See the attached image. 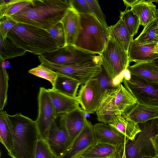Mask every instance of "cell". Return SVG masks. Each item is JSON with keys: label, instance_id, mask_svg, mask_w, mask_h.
I'll return each mask as SVG.
<instances>
[{"label": "cell", "instance_id": "11", "mask_svg": "<svg viewBox=\"0 0 158 158\" xmlns=\"http://www.w3.org/2000/svg\"><path fill=\"white\" fill-rule=\"evenodd\" d=\"M96 54L81 49L74 45L59 48L42 56L49 61L60 64H72L82 62L92 58Z\"/></svg>", "mask_w": 158, "mask_h": 158}, {"label": "cell", "instance_id": "24", "mask_svg": "<svg viewBox=\"0 0 158 158\" xmlns=\"http://www.w3.org/2000/svg\"><path fill=\"white\" fill-rule=\"evenodd\" d=\"M156 6L148 0H136L131 10L138 17L140 25L144 27L156 19Z\"/></svg>", "mask_w": 158, "mask_h": 158}, {"label": "cell", "instance_id": "41", "mask_svg": "<svg viewBox=\"0 0 158 158\" xmlns=\"http://www.w3.org/2000/svg\"><path fill=\"white\" fill-rule=\"evenodd\" d=\"M151 140L154 147L156 156L158 157V131L154 136L151 138Z\"/></svg>", "mask_w": 158, "mask_h": 158}, {"label": "cell", "instance_id": "1", "mask_svg": "<svg viewBox=\"0 0 158 158\" xmlns=\"http://www.w3.org/2000/svg\"><path fill=\"white\" fill-rule=\"evenodd\" d=\"M70 7L69 0H33L31 5L10 17L17 23L47 30L60 22Z\"/></svg>", "mask_w": 158, "mask_h": 158}, {"label": "cell", "instance_id": "42", "mask_svg": "<svg viewBox=\"0 0 158 158\" xmlns=\"http://www.w3.org/2000/svg\"><path fill=\"white\" fill-rule=\"evenodd\" d=\"M136 0H123L124 4L126 6V8L131 7L135 2Z\"/></svg>", "mask_w": 158, "mask_h": 158}, {"label": "cell", "instance_id": "20", "mask_svg": "<svg viewBox=\"0 0 158 158\" xmlns=\"http://www.w3.org/2000/svg\"><path fill=\"white\" fill-rule=\"evenodd\" d=\"M156 44H141L137 43L134 40H132L128 52L130 63L152 61L158 59V54L154 52Z\"/></svg>", "mask_w": 158, "mask_h": 158}, {"label": "cell", "instance_id": "17", "mask_svg": "<svg viewBox=\"0 0 158 158\" xmlns=\"http://www.w3.org/2000/svg\"><path fill=\"white\" fill-rule=\"evenodd\" d=\"M57 118L61 115L81 108L77 97H72L52 89H48Z\"/></svg>", "mask_w": 158, "mask_h": 158}, {"label": "cell", "instance_id": "5", "mask_svg": "<svg viewBox=\"0 0 158 158\" xmlns=\"http://www.w3.org/2000/svg\"><path fill=\"white\" fill-rule=\"evenodd\" d=\"M137 103L133 95L121 83L105 92L96 112L97 119L107 124L112 116L125 114Z\"/></svg>", "mask_w": 158, "mask_h": 158}, {"label": "cell", "instance_id": "35", "mask_svg": "<svg viewBox=\"0 0 158 158\" xmlns=\"http://www.w3.org/2000/svg\"><path fill=\"white\" fill-rule=\"evenodd\" d=\"M1 80L0 110H2L6 105L7 99V90L8 76L6 69L0 65Z\"/></svg>", "mask_w": 158, "mask_h": 158}, {"label": "cell", "instance_id": "30", "mask_svg": "<svg viewBox=\"0 0 158 158\" xmlns=\"http://www.w3.org/2000/svg\"><path fill=\"white\" fill-rule=\"evenodd\" d=\"M0 141L8 152L11 150L12 139L11 132L5 114V111H0Z\"/></svg>", "mask_w": 158, "mask_h": 158}, {"label": "cell", "instance_id": "27", "mask_svg": "<svg viewBox=\"0 0 158 158\" xmlns=\"http://www.w3.org/2000/svg\"><path fill=\"white\" fill-rule=\"evenodd\" d=\"M134 40L137 43L143 44L158 43V23L156 19L144 27L141 32Z\"/></svg>", "mask_w": 158, "mask_h": 158}, {"label": "cell", "instance_id": "48", "mask_svg": "<svg viewBox=\"0 0 158 158\" xmlns=\"http://www.w3.org/2000/svg\"><path fill=\"white\" fill-rule=\"evenodd\" d=\"M155 63L158 65V60H154Z\"/></svg>", "mask_w": 158, "mask_h": 158}, {"label": "cell", "instance_id": "16", "mask_svg": "<svg viewBox=\"0 0 158 158\" xmlns=\"http://www.w3.org/2000/svg\"><path fill=\"white\" fill-rule=\"evenodd\" d=\"M94 129L97 142L119 146L125 145L129 139L114 127L103 123L94 124Z\"/></svg>", "mask_w": 158, "mask_h": 158}, {"label": "cell", "instance_id": "36", "mask_svg": "<svg viewBox=\"0 0 158 158\" xmlns=\"http://www.w3.org/2000/svg\"><path fill=\"white\" fill-rule=\"evenodd\" d=\"M17 23L11 17L4 16L0 18V37L5 40L9 31Z\"/></svg>", "mask_w": 158, "mask_h": 158}, {"label": "cell", "instance_id": "33", "mask_svg": "<svg viewBox=\"0 0 158 158\" xmlns=\"http://www.w3.org/2000/svg\"><path fill=\"white\" fill-rule=\"evenodd\" d=\"M59 48L65 46V40L62 24L60 22L52 28L46 30Z\"/></svg>", "mask_w": 158, "mask_h": 158}, {"label": "cell", "instance_id": "12", "mask_svg": "<svg viewBox=\"0 0 158 158\" xmlns=\"http://www.w3.org/2000/svg\"><path fill=\"white\" fill-rule=\"evenodd\" d=\"M56 119L51 125L47 141L53 152L60 158L70 148L71 143L64 126L59 121L57 123Z\"/></svg>", "mask_w": 158, "mask_h": 158}, {"label": "cell", "instance_id": "25", "mask_svg": "<svg viewBox=\"0 0 158 158\" xmlns=\"http://www.w3.org/2000/svg\"><path fill=\"white\" fill-rule=\"evenodd\" d=\"M127 69L131 74L158 83V65L154 61L135 63L129 65Z\"/></svg>", "mask_w": 158, "mask_h": 158}, {"label": "cell", "instance_id": "37", "mask_svg": "<svg viewBox=\"0 0 158 158\" xmlns=\"http://www.w3.org/2000/svg\"><path fill=\"white\" fill-rule=\"evenodd\" d=\"M71 7L78 14L93 15L86 0H69Z\"/></svg>", "mask_w": 158, "mask_h": 158}, {"label": "cell", "instance_id": "3", "mask_svg": "<svg viewBox=\"0 0 158 158\" xmlns=\"http://www.w3.org/2000/svg\"><path fill=\"white\" fill-rule=\"evenodd\" d=\"M7 38L17 47L39 56L59 48L46 30L27 24L17 23Z\"/></svg>", "mask_w": 158, "mask_h": 158}, {"label": "cell", "instance_id": "8", "mask_svg": "<svg viewBox=\"0 0 158 158\" xmlns=\"http://www.w3.org/2000/svg\"><path fill=\"white\" fill-rule=\"evenodd\" d=\"M100 55L102 68L113 82L129 65L128 53L109 38Z\"/></svg>", "mask_w": 158, "mask_h": 158}, {"label": "cell", "instance_id": "18", "mask_svg": "<svg viewBox=\"0 0 158 158\" xmlns=\"http://www.w3.org/2000/svg\"><path fill=\"white\" fill-rule=\"evenodd\" d=\"M125 145H114L97 142L80 157L83 158H121Z\"/></svg>", "mask_w": 158, "mask_h": 158}, {"label": "cell", "instance_id": "46", "mask_svg": "<svg viewBox=\"0 0 158 158\" xmlns=\"http://www.w3.org/2000/svg\"><path fill=\"white\" fill-rule=\"evenodd\" d=\"M148 1L149 2H156V3H158V0H148Z\"/></svg>", "mask_w": 158, "mask_h": 158}, {"label": "cell", "instance_id": "34", "mask_svg": "<svg viewBox=\"0 0 158 158\" xmlns=\"http://www.w3.org/2000/svg\"><path fill=\"white\" fill-rule=\"evenodd\" d=\"M35 158H58L50 148L47 141L39 139L36 145Z\"/></svg>", "mask_w": 158, "mask_h": 158}, {"label": "cell", "instance_id": "4", "mask_svg": "<svg viewBox=\"0 0 158 158\" xmlns=\"http://www.w3.org/2000/svg\"><path fill=\"white\" fill-rule=\"evenodd\" d=\"M78 14L81 28L75 46L85 51L100 55L108 40L107 30L94 15Z\"/></svg>", "mask_w": 158, "mask_h": 158}, {"label": "cell", "instance_id": "47", "mask_svg": "<svg viewBox=\"0 0 158 158\" xmlns=\"http://www.w3.org/2000/svg\"><path fill=\"white\" fill-rule=\"evenodd\" d=\"M121 158H126L124 149V151H123V155L122 156Z\"/></svg>", "mask_w": 158, "mask_h": 158}, {"label": "cell", "instance_id": "26", "mask_svg": "<svg viewBox=\"0 0 158 158\" xmlns=\"http://www.w3.org/2000/svg\"><path fill=\"white\" fill-rule=\"evenodd\" d=\"M80 85L81 84L76 80L58 73L54 86L52 88L68 96L76 97Z\"/></svg>", "mask_w": 158, "mask_h": 158}, {"label": "cell", "instance_id": "6", "mask_svg": "<svg viewBox=\"0 0 158 158\" xmlns=\"http://www.w3.org/2000/svg\"><path fill=\"white\" fill-rule=\"evenodd\" d=\"M41 64L52 70L71 78L83 85L96 77L102 71L100 56L96 55L84 62L72 64H60L51 62L42 56H39Z\"/></svg>", "mask_w": 158, "mask_h": 158}, {"label": "cell", "instance_id": "31", "mask_svg": "<svg viewBox=\"0 0 158 158\" xmlns=\"http://www.w3.org/2000/svg\"><path fill=\"white\" fill-rule=\"evenodd\" d=\"M28 72L48 81L52 84V88L54 86L58 75L57 72L41 64L37 67L29 70Z\"/></svg>", "mask_w": 158, "mask_h": 158}, {"label": "cell", "instance_id": "9", "mask_svg": "<svg viewBox=\"0 0 158 158\" xmlns=\"http://www.w3.org/2000/svg\"><path fill=\"white\" fill-rule=\"evenodd\" d=\"M122 82L138 103L158 107V83L130 73Z\"/></svg>", "mask_w": 158, "mask_h": 158}, {"label": "cell", "instance_id": "15", "mask_svg": "<svg viewBox=\"0 0 158 158\" xmlns=\"http://www.w3.org/2000/svg\"><path fill=\"white\" fill-rule=\"evenodd\" d=\"M85 114L81 108L59 117V121L64 126L68 134L71 146L85 127L87 120Z\"/></svg>", "mask_w": 158, "mask_h": 158}, {"label": "cell", "instance_id": "10", "mask_svg": "<svg viewBox=\"0 0 158 158\" xmlns=\"http://www.w3.org/2000/svg\"><path fill=\"white\" fill-rule=\"evenodd\" d=\"M38 111L35 121L39 139L47 141L48 132L52 122L57 118L48 89L40 88L38 97Z\"/></svg>", "mask_w": 158, "mask_h": 158}, {"label": "cell", "instance_id": "40", "mask_svg": "<svg viewBox=\"0 0 158 158\" xmlns=\"http://www.w3.org/2000/svg\"><path fill=\"white\" fill-rule=\"evenodd\" d=\"M19 1V0H0V19L4 16L5 14L10 7Z\"/></svg>", "mask_w": 158, "mask_h": 158}, {"label": "cell", "instance_id": "32", "mask_svg": "<svg viewBox=\"0 0 158 158\" xmlns=\"http://www.w3.org/2000/svg\"><path fill=\"white\" fill-rule=\"evenodd\" d=\"M97 77L98 79L97 101L98 108L106 91L108 89L115 87L112 80L110 78L103 69L102 71Z\"/></svg>", "mask_w": 158, "mask_h": 158}, {"label": "cell", "instance_id": "7", "mask_svg": "<svg viewBox=\"0 0 158 158\" xmlns=\"http://www.w3.org/2000/svg\"><path fill=\"white\" fill-rule=\"evenodd\" d=\"M138 124L141 131L133 140L128 139L125 143L126 158H155L156 155L151 138L158 131V118Z\"/></svg>", "mask_w": 158, "mask_h": 158}, {"label": "cell", "instance_id": "14", "mask_svg": "<svg viewBox=\"0 0 158 158\" xmlns=\"http://www.w3.org/2000/svg\"><path fill=\"white\" fill-rule=\"evenodd\" d=\"M81 85L77 96L81 108L85 114L93 113L98 109V78H93Z\"/></svg>", "mask_w": 158, "mask_h": 158}, {"label": "cell", "instance_id": "28", "mask_svg": "<svg viewBox=\"0 0 158 158\" xmlns=\"http://www.w3.org/2000/svg\"><path fill=\"white\" fill-rule=\"evenodd\" d=\"M0 38V59L3 62L6 59L25 55L24 50L17 47L7 37L5 40Z\"/></svg>", "mask_w": 158, "mask_h": 158}, {"label": "cell", "instance_id": "43", "mask_svg": "<svg viewBox=\"0 0 158 158\" xmlns=\"http://www.w3.org/2000/svg\"><path fill=\"white\" fill-rule=\"evenodd\" d=\"M0 65L4 69H6V68H10V63L9 61L6 60L2 62H0Z\"/></svg>", "mask_w": 158, "mask_h": 158}, {"label": "cell", "instance_id": "19", "mask_svg": "<svg viewBox=\"0 0 158 158\" xmlns=\"http://www.w3.org/2000/svg\"><path fill=\"white\" fill-rule=\"evenodd\" d=\"M60 22L62 24L65 34V46H75L81 28L78 14L70 7Z\"/></svg>", "mask_w": 158, "mask_h": 158}, {"label": "cell", "instance_id": "50", "mask_svg": "<svg viewBox=\"0 0 158 158\" xmlns=\"http://www.w3.org/2000/svg\"><path fill=\"white\" fill-rule=\"evenodd\" d=\"M154 158H158V157L157 156H156Z\"/></svg>", "mask_w": 158, "mask_h": 158}, {"label": "cell", "instance_id": "51", "mask_svg": "<svg viewBox=\"0 0 158 158\" xmlns=\"http://www.w3.org/2000/svg\"><path fill=\"white\" fill-rule=\"evenodd\" d=\"M77 158H83L82 157H79Z\"/></svg>", "mask_w": 158, "mask_h": 158}, {"label": "cell", "instance_id": "23", "mask_svg": "<svg viewBox=\"0 0 158 158\" xmlns=\"http://www.w3.org/2000/svg\"><path fill=\"white\" fill-rule=\"evenodd\" d=\"M107 34L108 38L128 53L130 44L133 37L131 36L121 19L115 24L109 27Z\"/></svg>", "mask_w": 158, "mask_h": 158}, {"label": "cell", "instance_id": "44", "mask_svg": "<svg viewBox=\"0 0 158 158\" xmlns=\"http://www.w3.org/2000/svg\"><path fill=\"white\" fill-rule=\"evenodd\" d=\"M154 53L158 54V43L156 44L154 49Z\"/></svg>", "mask_w": 158, "mask_h": 158}, {"label": "cell", "instance_id": "38", "mask_svg": "<svg viewBox=\"0 0 158 158\" xmlns=\"http://www.w3.org/2000/svg\"><path fill=\"white\" fill-rule=\"evenodd\" d=\"M86 0L89 4L93 15L108 30L109 26L106 23L105 16L101 9L98 1Z\"/></svg>", "mask_w": 158, "mask_h": 158}, {"label": "cell", "instance_id": "29", "mask_svg": "<svg viewBox=\"0 0 158 158\" xmlns=\"http://www.w3.org/2000/svg\"><path fill=\"white\" fill-rule=\"evenodd\" d=\"M131 36L133 37L137 33L140 25L137 16L131 10L126 8L120 11L119 16Z\"/></svg>", "mask_w": 158, "mask_h": 158}, {"label": "cell", "instance_id": "2", "mask_svg": "<svg viewBox=\"0 0 158 158\" xmlns=\"http://www.w3.org/2000/svg\"><path fill=\"white\" fill-rule=\"evenodd\" d=\"M5 114L12 136L9 156L12 158H35L39 139L35 121L20 113L10 115L5 111Z\"/></svg>", "mask_w": 158, "mask_h": 158}, {"label": "cell", "instance_id": "45", "mask_svg": "<svg viewBox=\"0 0 158 158\" xmlns=\"http://www.w3.org/2000/svg\"><path fill=\"white\" fill-rule=\"evenodd\" d=\"M156 19L158 23V8L156 9Z\"/></svg>", "mask_w": 158, "mask_h": 158}, {"label": "cell", "instance_id": "39", "mask_svg": "<svg viewBox=\"0 0 158 158\" xmlns=\"http://www.w3.org/2000/svg\"><path fill=\"white\" fill-rule=\"evenodd\" d=\"M33 2V0H19L9 8L4 16L10 17L14 14L30 6Z\"/></svg>", "mask_w": 158, "mask_h": 158}, {"label": "cell", "instance_id": "49", "mask_svg": "<svg viewBox=\"0 0 158 158\" xmlns=\"http://www.w3.org/2000/svg\"><path fill=\"white\" fill-rule=\"evenodd\" d=\"M143 158H152V157H144Z\"/></svg>", "mask_w": 158, "mask_h": 158}, {"label": "cell", "instance_id": "13", "mask_svg": "<svg viewBox=\"0 0 158 158\" xmlns=\"http://www.w3.org/2000/svg\"><path fill=\"white\" fill-rule=\"evenodd\" d=\"M97 142L94 125L87 119L85 127L67 152L60 158H77Z\"/></svg>", "mask_w": 158, "mask_h": 158}, {"label": "cell", "instance_id": "21", "mask_svg": "<svg viewBox=\"0 0 158 158\" xmlns=\"http://www.w3.org/2000/svg\"><path fill=\"white\" fill-rule=\"evenodd\" d=\"M107 124L116 129L131 140H133L141 131L138 124L127 118L124 114L112 116Z\"/></svg>", "mask_w": 158, "mask_h": 158}, {"label": "cell", "instance_id": "22", "mask_svg": "<svg viewBox=\"0 0 158 158\" xmlns=\"http://www.w3.org/2000/svg\"><path fill=\"white\" fill-rule=\"evenodd\" d=\"M128 118L137 123L158 118V107L137 103L125 114Z\"/></svg>", "mask_w": 158, "mask_h": 158}]
</instances>
